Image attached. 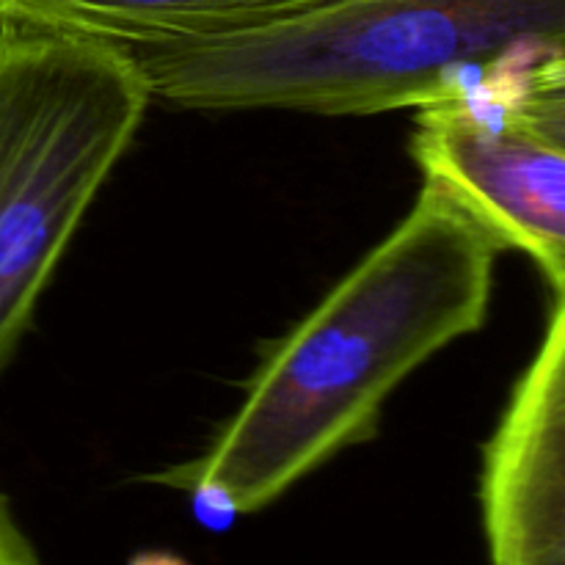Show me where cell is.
Returning a JSON list of instances; mask_svg holds the SVG:
<instances>
[{
  "mask_svg": "<svg viewBox=\"0 0 565 565\" xmlns=\"http://www.w3.org/2000/svg\"><path fill=\"white\" fill-rule=\"evenodd\" d=\"M149 103L116 44L0 22V373Z\"/></svg>",
  "mask_w": 565,
  "mask_h": 565,
  "instance_id": "3",
  "label": "cell"
},
{
  "mask_svg": "<svg viewBox=\"0 0 565 565\" xmlns=\"http://www.w3.org/2000/svg\"><path fill=\"white\" fill-rule=\"evenodd\" d=\"M425 182L565 292V50L494 72L417 114Z\"/></svg>",
  "mask_w": 565,
  "mask_h": 565,
  "instance_id": "4",
  "label": "cell"
},
{
  "mask_svg": "<svg viewBox=\"0 0 565 565\" xmlns=\"http://www.w3.org/2000/svg\"><path fill=\"white\" fill-rule=\"evenodd\" d=\"M320 3L326 0H0V22L132 47L232 36Z\"/></svg>",
  "mask_w": 565,
  "mask_h": 565,
  "instance_id": "6",
  "label": "cell"
},
{
  "mask_svg": "<svg viewBox=\"0 0 565 565\" xmlns=\"http://www.w3.org/2000/svg\"><path fill=\"white\" fill-rule=\"evenodd\" d=\"M121 50L149 97L180 108L381 114L563 53L565 0H326L232 36Z\"/></svg>",
  "mask_w": 565,
  "mask_h": 565,
  "instance_id": "2",
  "label": "cell"
},
{
  "mask_svg": "<svg viewBox=\"0 0 565 565\" xmlns=\"http://www.w3.org/2000/svg\"><path fill=\"white\" fill-rule=\"evenodd\" d=\"M500 243L425 182L403 224L265 356L202 458L152 483L191 491L210 530L373 439L381 406L434 353L483 326Z\"/></svg>",
  "mask_w": 565,
  "mask_h": 565,
  "instance_id": "1",
  "label": "cell"
},
{
  "mask_svg": "<svg viewBox=\"0 0 565 565\" xmlns=\"http://www.w3.org/2000/svg\"><path fill=\"white\" fill-rule=\"evenodd\" d=\"M486 535L494 565H565V301L486 447Z\"/></svg>",
  "mask_w": 565,
  "mask_h": 565,
  "instance_id": "5",
  "label": "cell"
},
{
  "mask_svg": "<svg viewBox=\"0 0 565 565\" xmlns=\"http://www.w3.org/2000/svg\"><path fill=\"white\" fill-rule=\"evenodd\" d=\"M0 565H39L36 552L17 527L9 500L0 494Z\"/></svg>",
  "mask_w": 565,
  "mask_h": 565,
  "instance_id": "7",
  "label": "cell"
},
{
  "mask_svg": "<svg viewBox=\"0 0 565 565\" xmlns=\"http://www.w3.org/2000/svg\"><path fill=\"white\" fill-rule=\"evenodd\" d=\"M132 565H188L185 561L174 555H160V552H149V555H138Z\"/></svg>",
  "mask_w": 565,
  "mask_h": 565,
  "instance_id": "8",
  "label": "cell"
}]
</instances>
